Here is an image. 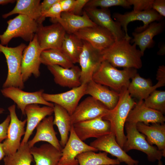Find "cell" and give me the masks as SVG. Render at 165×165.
<instances>
[{
    "label": "cell",
    "mask_w": 165,
    "mask_h": 165,
    "mask_svg": "<svg viewBox=\"0 0 165 165\" xmlns=\"http://www.w3.org/2000/svg\"><path fill=\"white\" fill-rule=\"evenodd\" d=\"M131 40L125 38L115 41L110 47L101 51L103 61H106L115 67H122L135 69L142 66L141 57L143 55Z\"/></svg>",
    "instance_id": "cell-1"
},
{
    "label": "cell",
    "mask_w": 165,
    "mask_h": 165,
    "mask_svg": "<svg viewBox=\"0 0 165 165\" xmlns=\"http://www.w3.org/2000/svg\"><path fill=\"white\" fill-rule=\"evenodd\" d=\"M119 93V100L116 106L109 110L102 118L110 122L112 133L123 149L127 140L124 131L126 119L129 112L137 103L132 98L127 89H123Z\"/></svg>",
    "instance_id": "cell-2"
},
{
    "label": "cell",
    "mask_w": 165,
    "mask_h": 165,
    "mask_svg": "<svg viewBox=\"0 0 165 165\" xmlns=\"http://www.w3.org/2000/svg\"><path fill=\"white\" fill-rule=\"evenodd\" d=\"M137 73L135 69L125 68L119 70L108 61H103L94 74L92 80L119 93L124 89H127L130 79Z\"/></svg>",
    "instance_id": "cell-3"
},
{
    "label": "cell",
    "mask_w": 165,
    "mask_h": 165,
    "mask_svg": "<svg viewBox=\"0 0 165 165\" xmlns=\"http://www.w3.org/2000/svg\"><path fill=\"white\" fill-rule=\"evenodd\" d=\"M27 45L21 43L17 46L9 47L0 43V53L4 55L7 63L8 72L3 88L11 86L23 89L24 87L21 73V61L23 52Z\"/></svg>",
    "instance_id": "cell-4"
},
{
    "label": "cell",
    "mask_w": 165,
    "mask_h": 165,
    "mask_svg": "<svg viewBox=\"0 0 165 165\" xmlns=\"http://www.w3.org/2000/svg\"><path fill=\"white\" fill-rule=\"evenodd\" d=\"M7 29L0 34V43L7 46L13 38L20 37L26 42H30L34 38L38 24L28 16L19 14L7 21Z\"/></svg>",
    "instance_id": "cell-5"
},
{
    "label": "cell",
    "mask_w": 165,
    "mask_h": 165,
    "mask_svg": "<svg viewBox=\"0 0 165 165\" xmlns=\"http://www.w3.org/2000/svg\"><path fill=\"white\" fill-rule=\"evenodd\" d=\"M124 127L127 140L123 149L125 152L132 149L139 150L146 154L148 161L152 162L161 160L163 157H165L157 147L147 142L145 136L137 130L136 124L126 122Z\"/></svg>",
    "instance_id": "cell-6"
},
{
    "label": "cell",
    "mask_w": 165,
    "mask_h": 165,
    "mask_svg": "<svg viewBox=\"0 0 165 165\" xmlns=\"http://www.w3.org/2000/svg\"><path fill=\"white\" fill-rule=\"evenodd\" d=\"M10 121L8 128L7 137L2 143V147L6 156L16 153L21 144V138L25 134V126L27 119L23 121L18 118L16 111V105L9 106Z\"/></svg>",
    "instance_id": "cell-7"
},
{
    "label": "cell",
    "mask_w": 165,
    "mask_h": 165,
    "mask_svg": "<svg viewBox=\"0 0 165 165\" xmlns=\"http://www.w3.org/2000/svg\"><path fill=\"white\" fill-rule=\"evenodd\" d=\"M83 46L79 63L80 66L81 84H86L92 80V76L103 61L101 51L83 40Z\"/></svg>",
    "instance_id": "cell-8"
},
{
    "label": "cell",
    "mask_w": 165,
    "mask_h": 165,
    "mask_svg": "<svg viewBox=\"0 0 165 165\" xmlns=\"http://www.w3.org/2000/svg\"><path fill=\"white\" fill-rule=\"evenodd\" d=\"M2 94L5 97L12 100L20 109L22 114L25 115L26 107L31 104L43 105L53 107L54 104L46 101L43 97V90L34 92L24 91L18 88L11 86L3 88L1 90Z\"/></svg>",
    "instance_id": "cell-9"
},
{
    "label": "cell",
    "mask_w": 165,
    "mask_h": 165,
    "mask_svg": "<svg viewBox=\"0 0 165 165\" xmlns=\"http://www.w3.org/2000/svg\"><path fill=\"white\" fill-rule=\"evenodd\" d=\"M66 32L59 23L44 26L38 24L35 34L39 45L42 51L49 49L61 50Z\"/></svg>",
    "instance_id": "cell-10"
},
{
    "label": "cell",
    "mask_w": 165,
    "mask_h": 165,
    "mask_svg": "<svg viewBox=\"0 0 165 165\" xmlns=\"http://www.w3.org/2000/svg\"><path fill=\"white\" fill-rule=\"evenodd\" d=\"M42 51L35 35L23 52L21 61V73L24 82L33 75L36 78L40 75V55Z\"/></svg>",
    "instance_id": "cell-11"
},
{
    "label": "cell",
    "mask_w": 165,
    "mask_h": 165,
    "mask_svg": "<svg viewBox=\"0 0 165 165\" xmlns=\"http://www.w3.org/2000/svg\"><path fill=\"white\" fill-rule=\"evenodd\" d=\"M113 17L123 28L125 33V38L131 40V38L127 32V27L129 23L138 20L142 21L143 25L137 27L135 30V32H140L145 29L150 23L155 21L161 20L163 17L152 9L142 11L133 10L124 14L116 13L113 14Z\"/></svg>",
    "instance_id": "cell-12"
},
{
    "label": "cell",
    "mask_w": 165,
    "mask_h": 165,
    "mask_svg": "<svg viewBox=\"0 0 165 165\" xmlns=\"http://www.w3.org/2000/svg\"><path fill=\"white\" fill-rule=\"evenodd\" d=\"M74 34L101 51L110 47L116 41L110 31L97 25L82 29Z\"/></svg>",
    "instance_id": "cell-13"
},
{
    "label": "cell",
    "mask_w": 165,
    "mask_h": 165,
    "mask_svg": "<svg viewBox=\"0 0 165 165\" xmlns=\"http://www.w3.org/2000/svg\"><path fill=\"white\" fill-rule=\"evenodd\" d=\"M109 110L101 103L91 96L88 97L78 105L71 116L72 124L103 117Z\"/></svg>",
    "instance_id": "cell-14"
},
{
    "label": "cell",
    "mask_w": 165,
    "mask_h": 165,
    "mask_svg": "<svg viewBox=\"0 0 165 165\" xmlns=\"http://www.w3.org/2000/svg\"><path fill=\"white\" fill-rule=\"evenodd\" d=\"M73 126L76 134L83 141L92 138H97L112 133L110 122L101 117L79 122Z\"/></svg>",
    "instance_id": "cell-15"
},
{
    "label": "cell",
    "mask_w": 165,
    "mask_h": 165,
    "mask_svg": "<svg viewBox=\"0 0 165 165\" xmlns=\"http://www.w3.org/2000/svg\"><path fill=\"white\" fill-rule=\"evenodd\" d=\"M83 10L90 19L97 25L110 31L116 41L125 38V33L120 24L112 19L108 8L84 7Z\"/></svg>",
    "instance_id": "cell-16"
},
{
    "label": "cell",
    "mask_w": 165,
    "mask_h": 165,
    "mask_svg": "<svg viewBox=\"0 0 165 165\" xmlns=\"http://www.w3.org/2000/svg\"><path fill=\"white\" fill-rule=\"evenodd\" d=\"M68 139L61 150L62 156L58 165H79L76 156L82 152L92 151L96 152V149L81 140L77 135L73 126L70 131Z\"/></svg>",
    "instance_id": "cell-17"
},
{
    "label": "cell",
    "mask_w": 165,
    "mask_h": 165,
    "mask_svg": "<svg viewBox=\"0 0 165 165\" xmlns=\"http://www.w3.org/2000/svg\"><path fill=\"white\" fill-rule=\"evenodd\" d=\"M86 84L72 88L67 91L57 94L43 93L42 97L46 101L58 105L65 109L71 116L82 97L85 95Z\"/></svg>",
    "instance_id": "cell-18"
},
{
    "label": "cell",
    "mask_w": 165,
    "mask_h": 165,
    "mask_svg": "<svg viewBox=\"0 0 165 165\" xmlns=\"http://www.w3.org/2000/svg\"><path fill=\"white\" fill-rule=\"evenodd\" d=\"M91 147L98 151L109 153L117 158L120 162L127 165L138 164L139 161L128 155L117 142L115 135L112 133L97 138L90 143Z\"/></svg>",
    "instance_id": "cell-19"
},
{
    "label": "cell",
    "mask_w": 165,
    "mask_h": 165,
    "mask_svg": "<svg viewBox=\"0 0 165 165\" xmlns=\"http://www.w3.org/2000/svg\"><path fill=\"white\" fill-rule=\"evenodd\" d=\"M165 118L160 112L147 107L143 100H140L129 112L126 122L136 124L143 123L149 125L152 123H164Z\"/></svg>",
    "instance_id": "cell-20"
},
{
    "label": "cell",
    "mask_w": 165,
    "mask_h": 165,
    "mask_svg": "<svg viewBox=\"0 0 165 165\" xmlns=\"http://www.w3.org/2000/svg\"><path fill=\"white\" fill-rule=\"evenodd\" d=\"M53 113V107L45 105L40 107L38 104L27 105L25 109V114L27 117V126L21 145L27 143L35 129L45 117L51 116Z\"/></svg>",
    "instance_id": "cell-21"
},
{
    "label": "cell",
    "mask_w": 165,
    "mask_h": 165,
    "mask_svg": "<svg viewBox=\"0 0 165 165\" xmlns=\"http://www.w3.org/2000/svg\"><path fill=\"white\" fill-rule=\"evenodd\" d=\"M54 77L55 82L64 87L74 88L81 85L80 68L74 65L70 68H63L58 65L47 66Z\"/></svg>",
    "instance_id": "cell-22"
},
{
    "label": "cell",
    "mask_w": 165,
    "mask_h": 165,
    "mask_svg": "<svg viewBox=\"0 0 165 165\" xmlns=\"http://www.w3.org/2000/svg\"><path fill=\"white\" fill-rule=\"evenodd\" d=\"M54 117L52 116L44 118L36 127V133L32 139L27 142L31 148L37 142L43 141L47 142L61 151L63 147L57 139V133L53 127Z\"/></svg>",
    "instance_id": "cell-23"
},
{
    "label": "cell",
    "mask_w": 165,
    "mask_h": 165,
    "mask_svg": "<svg viewBox=\"0 0 165 165\" xmlns=\"http://www.w3.org/2000/svg\"><path fill=\"white\" fill-rule=\"evenodd\" d=\"M88 94L99 101L108 109H113L117 104L119 93L111 90L105 86L92 80L86 85L85 95Z\"/></svg>",
    "instance_id": "cell-24"
},
{
    "label": "cell",
    "mask_w": 165,
    "mask_h": 165,
    "mask_svg": "<svg viewBox=\"0 0 165 165\" xmlns=\"http://www.w3.org/2000/svg\"><path fill=\"white\" fill-rule=\"evenodd\" d=\"M137 130L145 135L147 142L151 145H155L165 156V124L152 123L147 125L141 122L136 124Z\"/></svg>",
    "instance_id": "cell-25"
},
{
    "label": "cell",
    "mask_w": 165,
    "mask_h": 165,
    "mask_svg": "<svg viewBox=\"0 0 165 165\" xmlns=\"http://www.w3.org/2000/svg\"><path fill=\"white\" fill-rule=\"evenodd\" d=\"M131 79L127 90L131 96L139 101L145 100L153 91L165 84V80L159 79L155 85L152 86L149 80L142 78L137 73Z\"/></svg>",
    "instance_id": "cell-26"
},
{
    "label": "cell",
    "mask_w": 165,
    "mask_h": 165,
    "mask_svg": "<svg viewBox=\"0 0 165 165\" xmlns=\"http://www.w3.org/2000/svg\"><path fill=\"white\" fill-rule=\"evenodd\" d=\"M30 151L35 165H58L62 156L61 151L48 143L39 147L34 146Z\"/></svg>",
    "instance_id": "cell-27"
},
{
    "label": "cell",
    "mask_w": 165,
    "mask_h": 165,
    "mask_svg": "<svg viewBox=\"0 0 165 165\" xmlns=\"http://www.w3.org/2000/svg\"><path fill=\"white\" fill-rule=\"evenodd\" d=\"M63 28L67 33L75 34L82 29L97 25L83 10L82 15L68 12H62L57 22Z\"/></svg>",
    "instance_id": "cell-28"
},
{
    "label": "cell",
    "mask_w": 165,
    "mask_h": 165,
    "mask_svg": "<svg viewBox=\"0 0 165 165\" xmlns=\"http://www.w3.org/2000/svg\"><path fill=\"white\" fill-rule=\"evenodd\" d=\"M14 8L9 13L2 15L6 19L13 14H18L26 16L42 24L40 0H17Z\"/></svg>",
    "instance_id": "cell-29"
},
{
    "label": "cell",
    "mask_w": 165,
    "mask_h": 165,
    "mask_svg": "<svg viewBox=\"0 0 165 165\" xmlns=\"http://www.w3.org/2000/svg\"><path fill=\"white\" fill-rule=\"evenodd\" d=\"M163 28L162 23L152 22L143 31L133 32V38L131 39V42L138 46L143 56L146 49L151 48L154 45L153 37L161 33Z\"/></svg>",
    "instance_id": "cell-30"
},
{
    "label": "cell",
    "mask_w": 165,
    "mask_h": 165,
    "mask_svg": "<svg viewBox=\"0 0 165 165\" xmlns=\"http://www.w3.org/2000/svg\"><path fill=\"white\" fill-rule=\"evenodd\" d=\"M54 125L57 127L61 137L60 144L63 148L65 145L69 138V134L73 126L71 115L67 111L60 106L54 104Z\"/></svg>",
    "instance_id": "cell-31"
},
{
    "label": "cell",
    "mask_w": 165,
    "mask_h": 165,
    "mask_svg": "<svg viewBox=\"0 0 165 165\" xmlns=\"http://www.w3.org/2000/svg\"><path fill=\"white\" fill-rule=\"evenodd\" d=\"M83 46V40L76 35L66 33L63 41L61 50L74 64L79 63Z\"/></svg>",
    "instance_id": "cell-32"
},
{
    "label": "cell",
    "mask_w": 165,
    "mask_h": 165,
    "mask_svg": "<svg viewBox=\"0 0 165 165\" xmlns=\"http://www.w3.org/2000/svg\"><path fill=\"white\" fill-rule=\"evenodd\" d=\"M79 165H117L120 162L109 157L105 152L95 153L89 151L81 153L76 157Z\"/></svg>",
    "instance_id": "cell-33"
},
{
    "label": "cell",
    "mask_w": 165,
    "mask_h": 165,
    "mask_svg": "<svg viewBox=\"0 0 165 165\" xmlns=\"http://www.w3.org/2000/svg\"><path fill=\"white\" fill-rule=\"evenodd\" d=\"M40 61L47 66L58 65L63 68H70L74 64L62 52L61 50L49 49L42 51Z\"/></svg>",
    "instance_id": "cell-34"
},
{
    "label": "cell",
    "mask_w": 165,
    "mask_h": 165,
    "mask_svg": "<svg viewBox=\"0 0 165 165\" xmlns=\"http://www.w3.org/2000/svg\"><path fill=\"white\" fill-rule=\"evenodd\" d=\"M30 149L27 143L20 145L16 153L4 157V165H31L34 160Z\"/></svg>",
    "instance_id": "cell-35"
},
{
    "label": "cell",
    "mask_w": 165,
    "mask_h": 165,
    "mask_svg": "<svg viewBox=\"0 0 165 165\" xmlns=\"http://www.w3.org/2000/svg\"><path fill=\"white\" fill-rule=\"evenodd\" d=\"M144 103L148 107L163 114L165 112V91L154 90L145 100Z\"/></svg>",
    "instance_id": "cell-36"
},
{
    "label": "cell",
    "mask_w": 165,
    "mask_h": 165,
    "mask_svg": "<svg viewBox=\"0 0 165 165\" xmlns=\"http://www.w3.org/2000/svg\"><path fill=\"white\" fill-rule=\"evenodd\" d=\"M118 6L126 8H129L131 6L128 0H89L85 7L108 8Z\"/></svg>",
    "instance_id": "cell-37"
},
{
    "label": "cell",
    "mask_w": 165,
    "mask_h": 165,
    "mask_svg": "<svg viewBox=\"0 0 165 165\" xmlns=\"http://www.w3.org/2000/svg\"><path fill=\"white\" fill-rule=\"evenodd\" d=\"M60 0L55 3L43 16L44 19L49 17L53 23H57L61 18L62 9L59 2Z\"/></svg>",
    "instance_id": "cell-38"
},
{
    "label": "cell",
    "mask_w": 165,
    "mask_h": 165,
    "mask_svg": "<svg viewBox=\"0 0 165 165\" xmlns=\"http://www.w3.org/2000/svg\"><path fill=\"white\" fill-rule=\"evenodd\" d=\"M131 6H133V10L142 11L152 9L154 0H128Z\"/></svg>",
    "instance_id": "cell-39"
},
{
    "label": "cell",
    "mask_w": 165,
    "mask_h": 165,
    "mask_svg": "<svg viewBox=\"0 0 165 165\" xmlns=\"http://www.w3.org/2000/svg\"><path fill=\"white\" fill-rule=\"evenodd\" d=\"M10 121V117L8 115L5 120L0 124V143L7 137L8 128Z\"/></svg>",
    "instance_id": "cell-40"
},
{
    "label": "cell",
    "mask_w": 165,
    "mask_h": 165,
    "mask_svg": "<svg viewBox=\"0 0 165 165\" xmlns=\"http://www.w3.org/2000/svg\"><path fill=\"white\" fill-rule=\"evenodd\" d=\"M152 9L162 17L165 16V0H154Z\"/></svg>",
    "instance_id": "cell-41"
},
{
    "label": "cell",
    "mask_w": 165,
    "mask_h": 165,
    "mask_svg": "<svg viewBox=\"0 0 165 165\" xmlns=\"http://www.w3.org/2000/svg\"><path fill=\"white\" fill-rule=\"evenodd\" d=\"M89 0H75L74 7L70 13L75 15H82L83 9Z\"/></svg>",
    "instance_id": "cell-42"
},
{
    "label": "cell",
    "mask_w": 165,
    "mask_h": 165,
    "mask_svg": "<svg viewBox=\"0 0 165 165\" xmlns=\"http://www.w3.org/2000/svg\"><path fill=\"white\" fill-rule=\"evenodd\" d=\"M75 0H60L62 12L70 13L72 10Z\"/></svg>",
    "instance_id": "cell-43"
},
{
    "label": "cell",
    "mask_w": 165,
    "mask_h": 165,
    "mask_svg": "<svg viewBox=\"0 0 165 165\" xmlns=\"http://www.w3.org/2000/svg\"><path fill=\"white\" fill-rule=\"evenodd\" d=\"M58 0H44L40 3V8L42 17L44 21L45 19L43 17V16L51 7Z\"/></svg>",
    "instance_id": "cell-44"
},
{
    "label": "cell",
    "mask_w": 165,
    "mask_h": 165,
    "mask_svg": "<svg viewBox=\"0 0 165 165\" xmlns=\"http://www.w3.org/2000/svg\"><path fill=\"white\" fill-rule=\"evenodd\" d=\"M16 2L15 0H0V5H5L9 3H13Z\"/></svg>",
    "instance_id": "cell-45"
},
{
    "label": "cell",
    "mask_w": 165,
    "mask_h": 165,
    "mask_svg": "<svg viewBox=\"0 0 165 165\" xmlns=\"http://www.w3.org/2000/svg\"><path fill=\"white\" fill-rule=\"evenodd\" d=\"M5 156V154L3 151L2 143H0V160L3 158Z\"/></svg>",
    "instance_id": "cell-46"
},
{
    "label": "cell",
    "mask_w": 165,
    "mask_h": 165,
    "mask_svg": "<svg viewBox=\"0 0 165 165\" xmlns=\"http://www.w3.org/2000/svg\"><path fill=\"white\" fill-rule=\"evenodd\" d=\"M128 165H138V164H136ZM158 165H163L162 162L161 160H159L158 161Z\"/></svg>",
    "instance_id": "cell-47"
},
{
    "label": "cell",
    "mask_w": 165,
    "mask_h": 165,
    "mask_svg": "<svg viewBox=\"0 0 165 165\" xmlns=\"http://www.w3.org/2000/svg\"><path fill=\"white\" fill-rule=\"evenodd\" d=\"M4 110L3 108H0V114H2L3 113Z\"/></svg>",
    "instance_id": "cell-48"
},
{
    "label": "cell",
    "mask_w": 165,
    "mask_h": 165,
    "mask_svg": "<svg viewBox=\"0 0 165 165\" xmlns=\"http://www.w3.org/2000/svg\"></svg>",
    "instance_id": "cell-49"
}]
</instances>
